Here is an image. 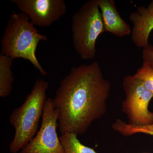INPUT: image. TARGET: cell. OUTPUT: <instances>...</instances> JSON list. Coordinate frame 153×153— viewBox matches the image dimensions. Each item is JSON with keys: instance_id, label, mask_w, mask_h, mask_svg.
I'll return each instance as SVG.
<instances>
[{"instance_id": "cell-1", "label": "cell", "mask_w": 153, "mask_h": 153, "mask_svg": "<svg viewBox=\"0 0 153 153\" xmlns=\"http://www.w3.org/2000/svg\"><path fill=\"white\" fill-rule=\"evenodd\" d=\"M111 83L94 61L71 68L55 92L53 104L59 112L61 134L82 135L107 111Z\"/></svg>"}, {"instance_id": "cell-2", "label": "cell", "mask_w": 153, "mask_h": 153, "mask_svg": "<svg viewBox=\"0 0 153 153\" xmlns=\"http://www.w3.org/2000/svg\"><path fill=\"white\" fill-rule=\"evenodd\" d=\"M46 35L39 33L26 14L13 12L10 15L1 40V54L13 60L22 58L30 61L43 76L47 72L36 57L38 45L47 41Z\"/></svg>"}, {"instance_id": "cell-3", "label": "cell", "mask_w": 153, "mask_h": 153, "mask_svg": "<svg viewBox=\"0 0 153 153\" xmlns=\"http://www.w3.org/2000/svg\"><path fill=\"white\" fill-rule=\"evenodd\" d=\"M49 87L46 80L37 79L23 104L11 113L9 121L15 130L13 139L9 146L11 153H17L22 149L37 133Z\"/></svg>"}, {"instance_id": "cell-4", "label": "cell", "mask_w": 153, "mask_h": 153, "mask_svg": "<svg viewBox=\"0 0 153 153\" xmlns=\"http://www.w3.org/2000/svg\"><path fill=\"white\" fill-rule=\"evenodd\" d=\"M71 32L73 46L80 57L84 60L94 59L96 41L99 36L105 32L97 0L85 2L73 15Z\"/></svg>"}, {"instance_id": "cell-5", "label": "cell", "mask_w": 153, "mask_h": 153, "mask_svg": "<svg viewBox=\"0 0 153 153\" xmlns=\"http://www.w3.org/2000/svg\"><path fill=\"white\" fill-rule=\"evenodd\" d=\"M122 85L126 98L122 110L127 117L128 124L136 126L153 124V112L149 109L153 94L133 75L125 76Z\"/></svg>"}, {"instance_id": "cell-6", "label": "cell", "mask_w": 153, "mask_h": 153, "mask_svg": "<svg viewBox=\"0 0 153 153\" xmlns=\"http://www.w3.org/2000/svg\"><path fill=\"white\" fill-rule=\"evenodd\" d=\"M58 114V110L54 107L53 99L47 98L40 130L20 153H65L57 134Z\"/></svg>"}, {"instance_id": "cell-7", "label": "cell", "mask_w": 153, "mask_h": 153, "mask_svg": "<svg viewBox=\"0 0 153 153\" xmlns=\"http://www.w3.org/2000/svg\"><path fill=\"white\" fill-rule=\"evenodd\" d=\"M22 13L28 16L34 26L49 27L66 13L63 0H12Z\"/></svg>"}, {"instance_id": "cell-8", "label": "cell", "mask_w": 153, "mask_h": 153, "mask_svg": "<svg viewBox=\"0 0 153 153\" xmlns=\"http://www.w3.org/2000/svg\"><path fill=\"white\" fill-rule=\"evenodd\" d=\"M129 19L133 24L131 34L133 43L139 48L147 47L153 30V0L148 7H138L136 10L130 14Z\"/></svg>"}, {"instance_id": "cell-9", "label": "cell", "mask_w": 153, "mask_h": 153, "mask_svg": "<svg viewBox=\"0 0 153 153\" xmlns=\"http://www.w3.org/2000/svg\"><path fill=\"white\" fill-rule=\"evenodd\" d=\"M97 2L101 12L105 32L118 37L131 36V28L121 17L114 0H97Z\"/></svg>"}, {"instance_id": "cell-10", "label": "cell", "mask_w": 153, "mask_h": 153, "mask_svg": "<svg viewBox=\"0 0 153 153\" xmlns=\"http://www.w3.org/2000/svg\"><path fill=\"white\" fill-rule=\"evenodd\" d=\"M13 60L10 57L0 55V97H7L13 89L14 79L12 71Z\"/></svg>"}, {"instance_id": "cell-11", "label": "cell", "mask_w": 153, "mask_h": 153, "mask_svg": "<svg viewBox=\"0 0 153 153\" xmlns=\"http://www.w3.org/2000/svg\"><path fill=\"white\" fill-rule=\"evenodd\" d=\"M60 139L65 153H97L92 148L82 144L75 134H61Z\"/></svg>"}, {"instance_id": "cell-12", "label": "cell", "mask_w": 153, "mask_h": 153, "mask_svg": "<svg viewBox=\"0 0 153 153\" xmlns=\"http://www.w3.org/2000/svg\"><path fill=\"white\" fill-rule=\"evenodd\" d=\"M133 76L142 83L144 86L153 94V68L143 62Z\"/></svg>"}, {"instance_id": "cell-13", "label": "cell", "mask_w": 153, "mask_h": 153, "mask_svg": "<svg viewBox=\"0 0 153 153\" xmlns=\"http://www.w3.org/2000/svg\"><path fill=\"white\" fill-rule=\"evenodd\" d=\"M119 131L124 136H130L137 133L145 134L153 136V124L136 126L131 125L126 122H123L120 126Z\"/></svg>"}, {"instance_id": "cell-14", "label": "cell", "mask_w": 153, "mask_h": 153, "mask_svg": "<svg viewBox=\"0 0 153 153\" xmlns=\"http://www.w3.org/2000/svg\"><path fill=\"white\" fill-rule=\"evenodd\" d=\"M142 54L143 62L147 63L153 68V45L149 44L143 48Z\"/></svg>"}]
</instances>
